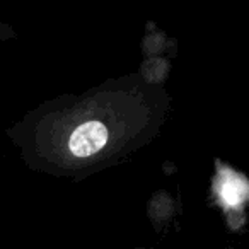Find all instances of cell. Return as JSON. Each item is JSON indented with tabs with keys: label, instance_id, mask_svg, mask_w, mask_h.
<instances>
[{
	"label": "cell",
	"instance_id": "1",
	"mask_svg": "<svg viewBox=\"0 0 249 249\" xmlns=\"http://www.w3.org/2000/svg\"><path fill=\"white\" fill-rule=\"evenodd\" d=\"M107 142V128L99 121H87L77 126L70 137L69 147L73 156L87 157L99 152Z\"/></svg>",
	"mask_w": 249,
	"mask_h": 249
},
{
	"label": "cell",
	"instance_id": "2",
	"mask_svg": "<svg viewBox=\"0 0 249 249\" xmlns=\"http://www.w3.org/2000/svg\"><path fill=\"white\" fill-rule=\"evenodd\" d=\"M220 195L225 200V203L231 205V207H234V205L241 203L242 198L246 196V186L241 183V179H237V178L232 176V178H229V179H225Z\"/></svg>",
	"mask_w": 249,
	"mask_h": 249
}]
</instances>
